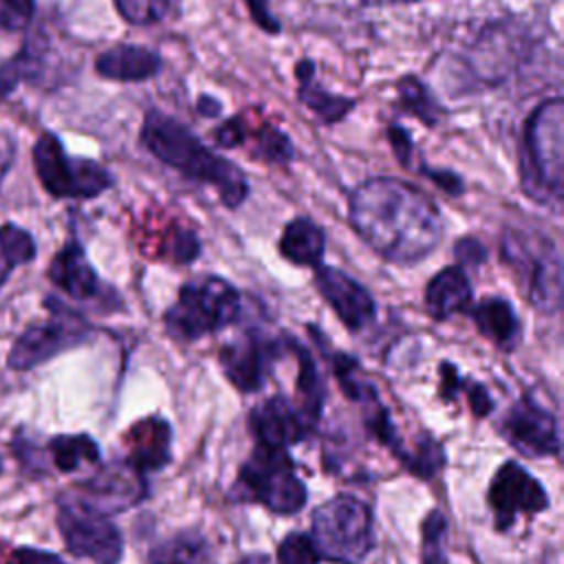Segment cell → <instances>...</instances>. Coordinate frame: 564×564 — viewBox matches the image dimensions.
<instances>
[{
	"label": "cell",
	"instance_id": "1",
	"mask_svg": "<svg viewBox=\"0 0 564 564\" xmlns=\"http://www.w3.org/2000/svg\"><path fill=\"white\" fill-rule=\"evenodd\" d=\"M348 223L383 260L414 264L443 240V216L434 200L394 176L361 181L348 198Z\"/></svg>",
	"mask_w": 564,
	"mask_h": 564
},
{
	"label": "cell",
	"instance_id": "2",
	"mask_svg": "<svg viewBox=\"0 0 564 564\" xmlns=\"http://www.w3.org/2000/svg\"><path fill=\"white\" fill-rule=\"evenodd\" d=\"M141 145L163 165L187 181L214 187L220 203L236 209L249 196L245 172L229 159L207 148L183 121L163 110H148L139 132Z\"/></svg>",
	"mask_w": 564,
	"mask_h": 564
},
{
	"label": "cell",
	"instance_id": "3",
	"mask_svg": "<svg viewBox=\"0 0 564 564\" xmlns=\"http://www.w3.org/2000/svg\"><path fill=\"white\" fill-rule=\"evenodd\" d=\"M520 185L538 205L557 209L564 185V101H540L524 121L520 145Z\"/></svg>",
	"mask_w": 564,
	"mask_h": 564
},
{
	"label": "cell",
	"instance_id": "4",
	"mask_svg": "<svg viewBox=\"0 0 564 564\" xmlns=\"http://www.w3.org/2000/svg\"><path fill=\"white\" fill-rule=\"evenodd\" d=\"M500 260L513 271L527 302L538 313L553 315L562 308L564 264L551 236L524 229H505Z\"/></svg>",
	"mask_w": 564,
	"mask_h": 564
},
{
	"label": "cell",
	"instance_id": "5",
	"mask_svg": "<svg viewBox=\"0 0 564 564\" xmlns=\"http://www.w3.org/2000/svg\"><path fill=\"white\" fill-rule=\"evenodd\" d=\"M238 289L218 275H203L181 284L176 300L163 313V326L176 341H196L218 333L240 317Z\"/></svg>",
	"mask_w": 564,
	"mask_h": 564
},
{
	"label": "cell",
	"instance_id": "6",
	"mask_svg": "<svg viewBox=\"0 0 564 564\" xmlns=\"http://www.w3.org/2000/svg\"><path fill=\"white\" fill-rule=\"evenodd\" d=\"M236 494L242 500L264 505L278 516H293L306 505V485L300 480L286 449L260 443L238 471Z\"/></svg>",
	"mask_w": 564,
	"mask_h": 564
},
{
	"label": "cell",
	"instance_id": "7",
	"mask_svg": "<svg viewBox=\"0 0 564 564\" xmlns=\"http://www.w3.org/2000/svg\"><path fill=\"white\" fill-rule=\"evenodd\" d=\"M311 529L317 555L337 564H357L372 546V511L350 494H339L317 507Z\"/></svg>",
	"mask_w": 564,
	"mask_h": 564
},
{
	"label": "cell",
	"instance_id": "8",
	"mask_svg": "<svg viewBox=\"0 0 564 564\" xmlns=\"http://www.w3.org/2000/svg\"><path fill=\"white\" fill-rule=\"evenodd\" d=\"M33 165L42 187L53 198L88 200L112 187V174L97 161L70 156L53 132H42L33 145Z\"/></svg>",
	"mask_w": 564,
	"mask_h": 564
},
{
	"label": "cell",
	"instance_id": "9",
	"mask_svg": "<svg viewBox=\"0 0 564 564\" xmlns=\"http://www.w3.org/2000/svg\"><path fill=\"white\" fill-rule=\"evenodd\" d=\"M46 319L31 324L13 341L7 364L13 370H31L55 355L84 344L90 337V324L64 302L46 297Z\"/></svg>",
	"mask_w": 564,
	"mask_h": 564
},
{
	"label": "cell",
	"instance_id": "10",
	"mask_svg": "<svg viewBox=\"0 0 564 564\" xmlns=\"http://www.w3.org/2000/svg\"><path fill=\"white\" fill-rule=\"evenodd\" d=\"M57 527L66 549L93 564H119L123 557V540L119 529L84 505L68 491L57 498Z\"/></svg>",
	"mask_w": 564,
	"mask_h": 564
},
{
	"label": "cell",
	"instance_id": "11",
	"mask_svg": "<svg viewBox=\"0 0 564 564\" xmlns=\"http://www.w3.org/2000/svg\"><path fill=\"white\" fill-rule=\"evenodd\" d=\"M284 337L269 339L256 330H247L220 348L218 361L225 377L240 392H256L267 381L275 359L284 352Z\"/></svg>",
	"mask_w": 564,
	"mask_h": 564
},
{
	"label": "cell",
	"instance_id": "12",
	"mask_svg": "<svg viewBox=\"0 0 564 564\" xmlns=\"http://www.w3.org/2000/svg\"><path fill=\"white\" fill-rule=\"evenodd\" d=\"M487 502L491 507L496 529H509L518 516H535L549 507L544 487L516 460H507L491 478Z\"/></svg>",
	"mask_w": 564,
	"mask_h": 564
},
{
	"label": "cell",
	"instance_id": "13",
	"mask_svg": "<svg viewBox=\"0 0 564 564\" xmlns=\"http://www.w3.org/2000/svg\"><path fill=\"white\" fill-rule=\"evenodd\" d=\"M68 494L79 505L101 516H110L134 507L143 498L145 476L128 460H112Z\"/></svg>",
	"mask_w": 564,
	"mask_h": 564
},
{
	"label": "cell",
	"instance_id": "14",
	"mask_svg": "<svg viewBox=\"0 0 564 564\" xmlns=\"http://www.w3.org/2000/svg\"><path fill=\"white\" fill-rule=\"evenodd\" d=\"M500 434L524 456L544 458L560 454V427L555 416L529 394H522L505 412Z\"/></svg>",
	"mask_w": 564,
	"mask_h": 564
},
{
	"label": "cell",
	"instance_id": "15",
	"mask_svg": "<svg viewBox=\"0 0 564 564\" xmlns=\"http://www.w3.org/2000/svg\"><path fill=\"white\" fill-rule=\"evenodd\" d=\"M313 282L324 302L348 330L359 333L375 322L377 304L370 291L341 269L317 264L313 267Z\"/></svg>",
	"mask_w": 564,
	"mask_h": 564
},
{
	"label": "cell",
	"instance_id": "16",
	"mask_svg": "<svg viewBox=\"0 0 564 564\" xmlns=\"http://www.w3.org/2000/svg\"><path fill=\"white\" fill-rule=\"evenodd\" d=\"M48 280L68 297L77 302H106L115 295L97 275L88 262L84 247L77 240H68L48 264Z\"/></svg>",
	"mask_w": 564,
	"mask_h": 564
},
{
	"label": "cell",
	"instance_id": "17",
	"mask_svg": "<svg viewBox=\"0 0 564 564\" xmlns=\"http://www.w3.org/2000/svg\"><path fill=\"white\" fill-rule=\"evenodd\" d=\"M249 423L258 443L269 447H286L300 443L311 432V425L300 408L284 394H273L256 405L249 414Z\"/></svg>",
	"mask_w": 564,
	"mask_h": 564
},
{
	"label": "cell",
	"instance_id": "18",
	"mask_svg": "<svg viewBox=\"0 0 564 564\" xmlns=\"http://www.w3.org/2000/svg\"><path fill=\"white\" fill-rule=\"evenodd\" d=\"M126 460L137 471H156L172 460V427L159 416L141 419L126 432Z\"/></svg>",
	"mask_w": 564,
	"mask_h": 564
},
{
	"label": "cell",
	"instance_id": "19",
	"mask_svg": "<svg viewBox=\"0 0 564 564\" xmlns=\"http://www.w3.org/2000/svg\"><path fill=\"white\" fill-rule=\"evenodd\" d=\"M425 311L432 319L445 322L471 306V282L463 267L449 264L434 273L425 286Z\"/></svg>",
	"mask_w": 564,
	"mask_h": 564
},
{
	"label": "cell",
	"instance_id": "20",
	"mask_svg": "<svg viewBox=\"0 0 564 564\" xmlns=\"http://www.w3.org/2000/svg\"><path fill=\"white\" fill-rule=\"evenodd\" d=\"M161 68L159 53L139 44H117L106 48L95 59V70L110 82H145L152 79Z\"/></svg>",
	"mask_w": 564,
	"mask_h": 564
},
{
	"label": "cell",
	"instance_id": "21",
	"mask_svg": "<svg viewBox=\"0 0 564 564\" xmlns=\"http://www.w3.org/2000/svg\"><path fill=\"white\" fill-rule=\"evenodd\" d=\"M465 313L471 317L478 333L485 339H489L496 348L509 352L520 344L522 326L511 302H507L505 297H482L480 302L471 304Z\"/></svg>",
	"mask_w": 564,
	"mask_h": 564
},
{
	"label": "cell",
	"instance_id": "22",
	"mask_svg": "<svg viewBox=\"0 0 564 564\" xmlns=\"http://www.w3.org/2000/svg\"><path fill=\"white\" fill-rule=\"evenodd\" d=\"M295 79H297V99L326 126L341 121L355 108V99L330 93L315 79V64L308 57L297 59Z\"/></svg>",
	"mask_w": 564,
	"mask_h": 564
},
{
	"label": "cell",
	"instance_id": "23",
	"mask_svg": "<svg viewBox=\"0 0 564 564\" xmlns=\"http://www.w3.org/2000/svg\"><path fill=\"white\" fill-rule=\"evenodd\" d=\"M278 251L291 264L317 267L322 264L326 251V234L308 216H295L284 225L278 240Z\"/></svg>",
	"mask_w": 564,
	"mask_h": 564
},
{
	"label": "cell",
	"instance_id": "24",
	"mask_svg": "<svg viewBox=\"0 0 564 564\" xmlns=\"http://www.w3.org/2000/svg\"><path fill=\"white\" fill-rule=\"evenodd\" d=\"M289 350L297 359V394H300V405L297 408L304 414V419L308 421V425L313 427L315 421L319 419V412H322L324 383H322L317 364L311 357V352L300 341H295L291 335H289Z\"/></svg>",
	"mask_w": 564,
	"mask_h": 564
},
{
	"label": "cell",
	"instance_id": "25",
	"mask_svg": "<svg viewBox=\"0 0 564 564\" xmlns=\"http://www.w3.org/2000/svg\"><path fill=\"white\" fill-rule=\"evenodd\" d=\"M209 546L200 531L183 529L161 542H156L150 553V564H203L207 560Z\"/></svg>",
	"mask_w": 564,
	"mask_h": 564
},
{
	"label": "cell",
	"instance_id": "26",
	"mask_svg": "<svg viewBox=\"0 0 564 564\" xmlns=\"http://www.w3.org/2000/svg\"><path fill=\"white\" fill-rule=\"evenodd\" d=\"M46 73L44 42L29 40L24 48L0 64V95H11L22 82H35Z\"/></svg>",
	"mask_w": 564,
	"mask_h": 564
},
{
	"label": "cell",
	"instance_id": "27",
	"mask_svg": "<svg viewBox=\"0 0 564 564\" xmlns=\"http://www.w3.org/2000/svg\"><path fill=\"white\" fill-rule=\"evenodd\" d=\"M397 104L399 108L419 119L423 126L434 128L443 115L441 104L434 99L430 88L414 75H403L397 82Z\"/></svg>",
	"mask_w": 564,
	"mask_h": 564
},
{
	"label": "cell",
	"instance_id": "28",
	"mask_svg": "<svg viewBox=\"0 0 564 564\" xmlns=\"http://www.w3.org/2000/svg\"><path fill=\"white\" fill-rule=\"evenodd\" d=\"M48 454L62 474H73L82 465L99 460V447L88 434H59L48 441Z\"/></svg>",
	"mask_w": 564,
	"mask_h": 564
},
{
	"label": "cell",
	"instance_id": "29",
	"mask_svg": "<svg viewBox=\"0 0 564 564\" xmlns=\"http://www.w3.org/2000/svg\"><path fill=\"white\" fill-rule=\"evenodd\" d=\"M33 258H35L33 236L13 223H4L0 227V286L7 282L13 269L31 262Z\"/></svg>",
	"mask_w": 564,
	"mask_h": 564
},
{
	"label": "cell",
	"instance_id": "30",
	"mask_svg": "<svg viewBox=\"0 0 564 564\" xmlns=\"http://www.w3.org/2000/svg\"><path fill=\"white\" fill-rule=\"evenodd\" d=\"M330 366H333V372L339 381V388L341 392L350 399V401H357L361 403L364 408L375 403L379 397H377V390L372 388V383L366 379L359 361L346 352H333L330 355Z\"/></svg>",
	"mask_w": 564,
	"mask_h": 564
},
{
	"label": "cell",
	"instance_id": "31",
	"mask_svg": "<svg viewBox=\"0 0 564 564\" xmlns=\"http://www.w3.org/2000/svg\"><path fill=\"white\" fill-rule=\"evenodd\" d=\"M256 150L269 165H289L295 159L293 141L271 123H264L256 132Z\"/></svg>",
	"mask_w": 564,
	"mask_h": 564
},
{
	"label": "cell",
	"instance_id": "32",
	"mask_svg": "<svg viewBox=\"0 0 564 564\" xmlns=\"http://www.w3.org/2000/svg\"><path fill=\"white\" fill-rule=\"evenodd\" d=\"M423 553L421 564H447L445 557V535H447V520L438 509H432L423 520Z\"/></svg>",
	"mask_w": 564,
	"mask_h": 564
},
{
	"label": "cell",
	"instance_id": "33",
	"mask_svg": "<svg viewBox=\"0 0 564 564\" xmlns=\"http://www.w3.org/2000/svg\"><path fill=\"white\" fill-rule=\"evenodd\" d=\"M119 15L134 26H150L165 20L172 0H112Z\"/></svg>",
	"mask_w": 564,
	"mask_h": 564
},
{
	"label": "cell",
	"instance_id": "34",
	"mask_svg": "<svg viewBox=\"0 0 564 564\" xmlns=\"http://www.w3.org/2000/svg\"><path fill=\"white\" fill-rule=\"evenodd\" d=\"M319 555L311 542V535L289 533L278 546V564H317Z\"/></svg>",
	"mask_w": 564,
	"mask_h": 564
},
{
	"label": "cell",
	"instance_id": "35",
	"mask_svg": "<svg viewBox=\"0 0 564 564\" xmlns=\"http://www.w3.org/2000/svg\"><path fill=\"white\" fill-rule=\"evenodd\" d=\"M35 0H0V29L22 31L31 24Z\"/></svg>",
	"mask_w": 564,
	"mask_h": 564
},
{
	"label": "cell",
	"instance_id": "36",
	"mask_svg": "<svg viewBox=\"0 0 564 564\" xmlns=\"http://www.w3.org/2000/svg\"><path fill=\"white\" fill-rule=\"evenodd\" d=\"M454 253L458 260V267H480L487 260V247L474 238V236H465L460 240H456L454 245Z\"/></svg>",
	"mask_w": 564,
	"mask_h": 564
},
{
	"label": "cell",
	"instance_id": "37",
	"mask_svg": "<svg viewBox=\"0 0 564 564\" xmlns=\"http://www.w3.org/2000/svg\"><path fill=\"white\" fill-rule=\"evenodd\" d=\"M388 141L394 150V156L397 161L403 165V167H410V161H412V152H414V141L410 137V132L405 128H401L399 123H390L388 130Z\"/></svg>",
	"mask_w": 564,
	"mask_h": 564
},
{
	"label": "cell",
	"instance_id": "38",
	"mask_svg": "<svg viewBox=\"0 0 564 564\" xmlns=\"http://www.w3.org/2000/svg\"><path fill=\"white\" fill-rule=\"evenodd\" d=\"M200 253V240L194 231L187 229H178L174 236V245H172V258L178 264H187L192 260H196Z\"/></svg>",
	"mask_w": 564,
	"mask_h": 564
},
{
	"label": "cell",
	"instance_id": "39",
	"mask_svg": "<svg viewBox=\"0 0 564 564\" xmlns=\"http://www.w3.org/2000/svg\"><path fill=\"white\" fill-rule=\"evenodd\" d=\"M214 139L220 148H238L245 143L247 139V128L242 123L240 117H234V119H227L223 121L216 130H214Z\"/></svg>",
	"mask_w": 564,
	"mask_h": 564
},
{
	"label": "cell",
	"instance_id": "40",
	"mask_svg": "<svg viewBox=\"0 0 564 564\" xmlns=\"http://www.w3.org/2000/svg\"><path fill=\"white\" fill-rule=\"evenodd\" d=\"M251 20L258 24V29L267 31V33H280V20L271 13L269 9V0H245Z\"/></svg>",
	"mask_w": 564,
	"mask_h": 564
},
{
	"label": "cell",
	"instance_id": "41",
	"mask_svg": "<svg viewBox=\"0 0 564 564\" xmlns=\"http://www.w3.org/2000/svg\"><path fill=\"white\" fill-rule=\"evenodd\" d=\"M421 172L430 178V181H434L443 192H447L449 196H458V194H463V178L458 176V174H454V172H449V170H430L427 165H425V161H423V165H421Z\"/></svg>",
	"mask_w": 564,
	"mask_h": 564
},
{
	"label": "cell",
	"instance_id": "42",
	"mask_svg": "<svg viewBox=\"0 0 564 564\" xmlns=\"http://www.w3.org/2000/svg\"><path fill=\"white\" fill-rule=\"evenodd\" d=\"M13 560H15V564H66L59 555L40 551L33 546H22V549L13 551Z\"/></svg>",
	"mask_w": 564,
	"mask_h": 564
},
{
	"label": "cell",
	"instance_id": "43",
	"mask_svg": "<svg viewBox=\"0 0 564 564\" xmlns=\"http://www.w3.org/2000/svg\"><path fill=\"white\" fill-rule=\"evenodd\" d=\"M467 401H469V408L476 416H487L494 408V401L489 397V392L480 386V383H467Z\"/></svg>",
	"mask_w": 564,
	"mask_h": 564
},
{
	"label": "cell",
	"instance_id": "44",
	"mask_svg": "<svg viewBox=\"0 0 564 564\" xmlns=\"http://www.w3.org/2000/svg\"><path fill=\"white\" fill-rule=\"evenodd\" d=\"M441 397L445 399V401H449L463 386H465V381L460 379V375L456 372V368L452 366V364H441Z\"/></svg>",
	"mask_w": 564,
	"mask_h": 564
},
{
	"label": "cell",
	"instance_id": "45",
	"mask_svg": "<svg viewBox=\"0 0 564 564\" xmlns=\"http://www.w3.org/2000/svg\"><path fill=\"white\" fill-rule=\"evenodd\" d=\"M13 156H15L13 137L4 128H0V185H2V178L7 176V172H9L11 163H13Z\"/></svg>",
	"mask_w": 564,
	"mask_h": 564
},
{
	"label": "cell",
	"instance_id": "46",
	"mask_svg": "<svg viewBox=\"0 0 564 564\" xmlns=\"http://www.w3.org/2000/svg\"><path fill=\"white\" fill-rule=\"evenodd\" d=\"M196 112H198L200 117H205V119L218 117V115L223 112V104H220V99H216L214 95L203 93V95L196 99Z\"/></svg>",
	"mask_w": 564,
	"mask_h": 564
},
{
	"label": "cell",
	"instance_id": "47",
	"mask_svg": "<svg viewBox=\"0 0 564 564\" xmlns=\"http://www.w3.org/2000/svg\"><path fill=\"white\" fill-rule=\"evenodd\" d=\"M421 0H372V4H412Z\"/></svg>",
	"mask_w": 564,
	"mask_h": 564
},
{
	"label": "cell",
	"instance_id": "48",
	"mask_svg": "<svg viewBox=\"0 0 564 564\" xmlns=\"http://www.w3.org/2000/svg\"><path fill=\"white\" fill-rule=\"evenodd\" d=\"M361 2H366V4H370V0H361Z\"/></svg>",
	"mask_w": 564,
	"mask_h": 564
},
{
	"label": "cell",
	"instance_id": "49",
	"mask_svg": "<svg viewBox=\"0 0 564 564\" xmlns=\"http://www.w3.org/2000/svg\"><path fill=\"white\" fill-rule=\"evenodd\" d=\"M0 471H2V460H0Z\"/></svg>",
	"mask_w": 564,
	"mask_h": 564
}]
</instances>
